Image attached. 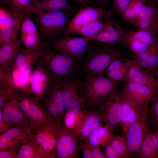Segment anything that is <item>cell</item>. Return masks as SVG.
Returning <instances> with one entry per match:
<instances>
[{
	"instance_id": "obj_29",
	"label": "cell",
	"mask_w": 158,
	"mask_h": 158,
	"mask_svg": "<svg viewBox=\"0 0 158 158\" xmlns=\"http://www.w3.org/2000/svg\"><path fill=\"white\" fill-rule=\"evenodd\" d=\"M151 100L146 121L148 130L154 132L158 130V88L154 90Z\"/></svg>"
},
{
	"instance_id": "obj_40",
	"label": "cell",
	"mask_w": 158,
	"mask_h": 158,
	"mask_svg": "<svg viewBox=\"0 0 158 158\" xmlns=\"http://www.w3.org/2000/svg\"><path fill=\"white\" fill-rule=\"evenodd\" d=\"M32 0H7L12 8L19 10L24 13L32 14L35 13Z\"/></svg>"
},
{
	"instance_id": "obj_28",
	"label": "cell",
	"mask_w": 158,
	"mask_h": 158,
	"mask_svg": "<svg viewBox=\"0 0 158 158\" xmlns=\"http://www.w3.org/2000/svg\"><path fill=\"white\" fill-rule=\"evenodd\" d=\"M64 130L56 123L49 125L39 129L33 134L32 140L40 144L50 138L60 136Z\"/></svg>"
},
{
	"instance_id": "obj_23",
	"label": "cell",
	"mask_w": 158,
	"mask_h": 158,
	"mask_svg": "<svg viewBox=\"0 0 158 158\" xmlns=\"http://www.w3.org/2000/svg\"><path fill=\"white\" fill-rule=\"evenodd\" d=\"M22 45L18 37L13 41L0 46V72H10L15 57Z\"/></svg>"
},
{
	"instance_id": "obj_50",
	"label": "cell",
	"mask_w": 158,
	"mask_h": 158,
	"mask_svg": "<svg viewBox=\"0 0 158 158\" xmlns=\"http://www.w3.org/2000/svg\"><path fill=\"white\" fill-rule=\"evenodd\" d=\"M154 75L158 81V65L154 71Z\"/></svg>"
},
{
	"instance_id": "obj_55",
	"label": "cell",
	"mask_w": 158,
	"mask_h": 158,
	"mask_svg": "<svg viewBox=\"0 0 158 158\" xmlns=\"http://www.w3.org/2000/svg\"><path fill=\"white\" fill-rule=\"evenodd\" d=\"M147 0L148 1H150L151 0Z\"/></svg>"
},
{
	"instance_id": "obj_6",
	"label": "cell",
	"mask_w": 158,
	"mask_h": 158,
	"mask_svg": "<svg viewBox=\"0 0 158 158\" xmlns=\"http://www.w3.org/2000/svg\"><path fill=\"white\" fill-rule=\"evenodd\" d=\"M89 42L84 37H75L70 35H66L54 41L50 46L80 65L86 53Z\"/></svg>"
},
{
	"instance_id": "obj_11",
	"label": "cell",
	"mask_w": 158,
	"mask_h": 158,
	"mask_svg": "<svg viewBox=\"0 0 158 158\" xmlns=\"http://www.w3.org/2000/svg\"><path fill=\"white\" fill-rule=\"evenodd\" d=\"M110 11L102 7L93 8L86 6L78 11L68 25L67 35L73 34L81 26L98 20H110L112 19Z\"/></svg>"
},
{
	"instance_id": "obj_41",
	"label": "cell",
	"mask_w": 158,
	"mask_h": 158,
	"mask_svg": "<svg viewBox=\"0 0 158 158\" xmlns=\"http://www.w3.org/2000/svg\"><path fill=\"white\" fill-rule=\"evenodd\" d=\"M149 71L154 75V72L158 65V34L149 47Z\"/></svg>"
},
{
	"instance_id": "obj_16",
	"label": "cell",
	"mask_w": 158,
	"mask_h": 158,
	"mask_svg": "<svg viewBox=\"0 0 158 158\" xmlns=\"http://www.w3.org/2000/svg\"><path fill=\"white\" fill-rule=\"evenodd\" d=\"M11 16L7 22L0 28V46L9 43L18 38L24 13L19 10L12 8Z\"/></svg>"
},
{
	"instance_id": "obj_5",
	"label": "cell",
	"mask_w": 158,
	"mask_h": 158,
	"mask_svg": "<svg viewBox=\"0 0 158 158\" xmlns=\"http://www.w3.org/2000/svg\"><path fill=\"white\" fill-rule=\"evenodd\" d=\"M16 99L21 108L28 118L33 134L41 128L56 123L40 102L30 94L20 91Z\"/></svg>"
},
{
	"instance_id": "obj_15",
	"label": "cell",
	"mask_w": 158,
	"mask_h": 158,
	"mask_svg": "<svg viewBox=\"0 0 158 158\" xmlns=\"http://www.w3.org/2000/svg\"><path fill=\"white\" fill-rule=\"evenodd\" d=\"M44 50L30 52L25 49L20 48L13 61L10 70L16 69L29 76L38 62Z\"/></svg>"
},
{
	"instance_id": "obj_51",
	"label": "cell",
	"mask_w": 158,
	"mask_h": 158,
	"mask_svg": "<svg viewBox=\"0 0 158 158\" xmlns=\"http://www.w3.org/2000/svg\"><path fill=\"white\" fill-rule=\"evenodd\" d=\"M154 133L157 138L158 144V130L154 132Z\"/></svg>"
},
{
	"instance_id": "obj_30",
	"label": "cell",
	"mask_w": 158,
	"mask_h": 158,
	"mask_svg": "<svg viewBox=\"0 0 158 158\" xmlns=\"http://www.w3.org/2000/svg\"><path fill=\"white\" fill-rule=\"evenodd\" d=\"M40 102L55 122L64 129L63 123L59 116L58 105L51 94L48 92Z\"/></svg>"
},
{
	"instance_id": "obj_53",
	"label": "cell",
	"mask_w": 158,
	"mask_h": 158,
	"mask_svg": "<svg viewBox=\"0 0 158 158\" xmlns=\"http://www.w3.org/2000/svg\"><path fill=\"white\" fill-rule=\"evenodd\" d=\"M156 4V6L158 8V0H155Z\"/></svg>"
},
{
	"instance_id": "obj_12",
	"label": "cell",
	"mask_w": 158,
	"mask_h": 158,
	"mask_svg": "<svg viewBox=\"0 0 158 158\" xmlns=\"http://www.w3.org/2000/svg\"><path fill=\"white\" fill-rule=\"evenodd\" d=\"M33 133L29 121L15 125L0 134V151L32 140Z\"/></svg>"
},
{
	"instance_id": "obj_26",
	"label": "cell",
	"mask_w": 158,
	"mask_h": 158,
	"mask_svg": "<svg viewBox=\"0 0 158 158\" xmlns=\"http://www.w3.org/2000/svg\"><path fill=\"white\" fill-rule=\"evenodd\" d=\"M33 5L35 13L70 10L72 8L67 0H43L36 2Z\"/></svg>"
},
{
	"instance_id": "obj_31",
	"label": "cell",
	"mask_w": 158,
	"mask_h": 158,
	"mask_svg": "<svg viewBox=\"0 0 158 158\" xmlns=\"http://www.w3.org/2000/svg\"><path fill=\"white\" fill-rule=\"evenodd\" d=\"M85 110L78 111H67L63 119L64 130L72 132L77 130L83 121Z\"/></svg>"
},
{
	"instance_id": "obj_36",
	"label": "cell",
	"mask_w": 158,
	"mask_h": 158,
	"mask_svg": "<svg viewBox=\"0 0 158 158\" xmlns=\"http://www.w3.org/2000/svg\"><path fill=\"white\" fill-rule=\"evenodd\" d=\"M59 137L50 138L39 144L37 152L34 158H47L50 153L56 149Z\"/></svg>"
},
{
	"instance_id": "obj_20",
	"label": "cell",
	"mask_w": 158,
	"mask_h": 158,
	"mask_svg": "<svg viewBox=\"0 0 158 158\" xmlns=\"http://www.w3.org/2000/svg\"><path fill=\"white\" fill-rule=\"evenodd\" d=\"M2 111L4 121L10 127L29 121L27 116L21 108L16 98L7 100Z\"/></svg>"
},
{
	"instance_id": "obj_17",
	"label": "cell",
	"mask_w": 158,
	"mask_h": 158,
	"mask_svg": "<svg viewBox=\"0 0 158 158\" xmlns=\"http://www.w3.org/2000/svg\"><path fill=\"white\" fill-rule=\"evenodd\" d=\"M102 117L98 109H86L80 126L77 130L72 132L79 140L85 141L95 130L102 126Z\"/></svg>"
},
{
	"instance_id": "obj_47",
	"label": "cell",
	"mask_w": 158,
	"mask_h": 158,
	"mask_svg": "<svg viewBox=\"0 0 158 158\" xmlns=\"http://www.w3.org/2000/svg\"><path fill=\"white\" fill-rule=\"evenodd\" d=\"M100 147L96 146L92 149V158H106L104 154L103 153Z\"/></svg>"
},
{
	"instance_id": "obj_3",
	"label": "cell",
	"mask_w": 158,
	"mask_h": 158,
	"mask_svg": "<svg viewBox=\"0 0 158 158\" xmlns=\"http://www.w3.org/2000/svg\"><path fill=\"white\" fill-rule=\"evenodd\" d=\"M69 11L38 12L31 14L44 42L50 46L56 40L67 35L71 13Z\"/></svg>"
},
{
	"instance_id": "obj_32",
	"label": "cell",
	"mask_w": 158,
	"mask_h": 158,
	"mask_svg": "<svg viewBox=\"0 0 158 158\" xmlns=\"http://www.w3.org/2000/svg\"><path fill=\"white\" fill-rule=\"evenodd\" d=\"M120 44L130 50L134 54L146 50L151 45H147L135 37L127 30Z\"/></svg>"
},
{
	"instance_id": "obj_45",
	"label": "cell",
	"mask_w": 158,
	"mask_h": 158,
	"mask_svg": "<svg viewBox=\"0 0 158 158\" xmlns=\"http://www.w3.org/2000/svg\"><path fill=\"white\" fill-rule=\"evenodd\" d=\"M104 147V154L106 158H118L116 152L110 144L107 145Z\"/></svg>"
},
{
	"instance_id": "obj_42",
	"label": "cell",
	"mask_w": 158,
	"mask_h": 158,
	"mask_svg": "<svg viewBox=\"0 0 158 158\" xmlns=\"http://www.w3.org/2000/svg\"><path fill=\"white\" fill-rule=\"evenodd\" d=\"M20 146V145L17 144L0 151V158H16Z\"/></svg>"
},
{
	"instance_id": "obj_48",
	"label": "cell",
	"mask_w": 158,
	"mask_h": 158,
	"mask_svg": "<svg viewBox=\"0 0 158 158\" xmlns=\"http://www.w3.org/2000/svg\"><path fill=\"white\" fill-rule=\"evenodd\" d=\"M10 127L7 125L3 119L2 111L0 110V134H1L10 128Z\"/></svg>"
},
{
	"instance_id": "obj_43",
	"label": "cell",
	"mask_w": 158,
	"mask_h": 158,
	"mask_svg": "<svg viewBox=\"0 0 158 158\" xmlns=\"http://www.w3.org/2000/svg\"><path fill=\"white\" fill-rule=\"evenodd\" d=\"M131 1V0H114V8L121 15L127 8Z\"/></svg>"
},
{
	"instance_id": "obj_7",
	"label": "cell",
	"mask_w": 158,
	"mask_h": 158,
	"mask_svg": "<svg viewBox=\"0 0 158 158\" xmlns=\"http://www.w3.org/2000/svg\"><path fill=\"white\" fill-rule=\"evenodd\" d=\"M121 91L116 92L98 109L104 126L112 132H117L122 129Z\"/></svg>"
},
{
	"instance_id": "obj_24",
	"label": "cell",
	"mask_w": 158,
	"mask_h": 158,
	"mask_svg": "<svg viewBox=\"0 0 158 158\" xmlns=\"http://www.w3.org/2000/svg\"><path fill=\"white\" fill-rule=\"evenodd\" d=\"M114 135L105 126H101L95 130L88 136L85 143L92 149L97 146L105 147L109 144Z\"/></svg>"
},
{
	"instance_id": "obj_19",
	"label": "cell",
	"mask_w": 158,
	"mask_h": 158,
	"mask_svg": "<svg viewBox=\"0 0 158 158\" xmlns=\"http://www.w3.org/2000/svg\"><path fill=\"white\" fill-rule=\"evenodd\" d=\"M79 139L72 132L64 130L61 135L56 146L58 158H78Z\"/></svg>"
},
{
	"instance_id": "obj_37",
	"label": "cell",
	"mask_w": 158,
	"mask_h": 158,
	"mask_svg": "<svg viewBox=\"0 0 158 158\" xmlns=\"http://www.w3.org/2000/svg\"><path fill=\"white\" fill-rule=\"evenodd\" d=\"M109 144L116 152L118 158H129L125 136L114 135Z\"/></svg>"
},
{
	"instance_id": "obj_44",
	"label": "cell",
	"mask_w": 158,
	"mask_h": 158,
	"mask_svg": "<svg viewBox=\"0 0 158 158\" xmlns=\"http://www.w3.org/2000/svg\"><path fill=\"white\" fill-rule=\"evenodd\" d=\"M0 28L3 26L8 21L11 16L12 12L10 13L2 8H0Z\"/></svg>"
},
{
	"instance_id": "obj_39",
	"label": "cell",
	"mask_w": 158,
	"mask_h": 158,
	"mask_svg": "<svg viewBox=\"0 0 158 158\" xmlns=\"http://www.w3.org/2000/svg\"><path fill=\"white\" fill-rule=\"evenodd\" d=\"M39 144L31 140L20 145L16 158H34L39 147Z\"/></svg>"
},
{
	"instance_id": "obj_54",
	"label": "cell",
	"mask_w": 158,
	"mask_h": 158,
	"mask_svg": "<svg viewBox=\"0 0 158 158\" xmlns=\"http://www.w3.org/2000/svg\"><path fill=\"white\" fill-rule=\"evenodd\" d=\"M39 0H32V1H38Z\"/></svg>"
},
{
	"instance_id": "obj_9",
	"label": "cell",
	"mask_w": 158,
	"mask_h": 158,
	"mask_svg": "<svg viewBox=\"0 0 158 158\" xmlns=\"http://www.w3.org/2000/svg\"><path fill=\"white\" fill-rule=\"evenodd\" d=\"M20 30L19 39L28 51H42L50 47L42 41L31 14L24 13Z\"/></svg>"
},
{
	"instance_id": "obj_52",
	"label": "cell",
	"mask_w": 158,
	"mask_h": 158,
	"mask_svg": "<svg viewBox=\"0 0 158 158\" xmlns=\"http://www.w3.org/2000/svg\"><path fill=\"white\" fill-rule=\"evenodd\" d=\"M97 1L100 2H105L107 1V0H96Z\"/></svg>"
},
{
	"instance_id": "obj_14",
	"label": "cell",
	"mask_w": 158,
	"mask_h": 158,
	"mask_svg": "<svg viewBox=\"0 0 158 158\" xmlns=\"http://www.w3.org/2000/svg\"><path fill=\"white\" fill-rule=\"evenodd\" d=\"M81 79L62 82V97L67 111H78L87 109L84 97L79 96L77 91Z\"/></svg>"
},
{
	"instance_id": "obj_18",
	"label": "cell",
	"mask_w": 158,
	"mask_h": 158,
	"mask_svg": "<svg viewBox=\"0 0 158 158\" xmlns=\"http://www.w3.org/2000/svg\"><path fill=\"white\" fill-rule=\"evenodd\" d=\"M127 30L118 23L112 19L98 34L92 37L85 38L89 41H95L107 44H120Z\"/></svg>"
},
{
	"instance_id": "obj_22",
	"label": "cell",
	"mask_w": 158,
	"mask_h": 158,
	"mask_svg": "<svg viewBox=\"0 0 158 158\" xmlns=\"http://www.w3.org/2000/svg\"><path fill=\"white\" fill-rule=\"evenodd\" d=\"M154 91L146 86L128 81L122 88L121 92L140 104L149 105Z\"/></svg>"
},
{
	"instance_id": "obj_33",
	"label": "cell",
	"mask_w": 158,
	"mask_h": 158,
	"mask_svg": "<svg viewBox=\"0 0 158 158\" xmlns=\"http://www.w3.org/2000/svg\"><path fill=\"white\" fill-rule=\"evenodd\" d=\"M62 83L54 80L48 92L52 95L58 105L59 116L63 124V118L67 111L62 97Z\"/></svg>"
},
{
	"instance_id": "obj_4",
	"label": "cell",
	"mask_w": 158,
	"mask_h": 158,
	"mask_svg": "<svg viewBox=\"0 0 158 158\" xmlns=\"http://www.w3.org/2000/svg\"><path fill=\"white\" fill-rule=\"evenodd\" d=\"M39 61L50 73L54 80L63 82L82 77L80 65L50 47L44 50Z\"/></svg>"
},
{
	"instance_id": "obj_27",
	"label": "cell",
	"mask_w": 158,
	"mask_h": 158,
	"mask_svg": "<svg viewBox=\"0 0 158 158\" xmlns=\"http://www.w3.org/2000/svg\"><path fill=\"white\" fill-rule=\"evenodd\" d=\"M111 20H98L86 24L76 29L73 34L78 35L85 38L95 36L104 29Z\"/></svg>"
},
{
	"instance_id": "obj_25",
	"label": "cell",
	"mask_w": 158,
	"mask_h": 158,
	"mask_svg": "<svg viewBox=\"0 0 158 158\" xmlns=\"http://www.w3.org/2000/svg\"><path fill=\"white\" fill-rule=\"evenodd\" d=\"M138 158H158V144L154 132L148 130L142 144Z\"/></svg>"
},
{
	"instance_id": "obj_10",
	"label": "cell",
	"mask_w": 158,
	"mask_h": 158,
	"mask_svg": "<svg viewBox=\"0 0 158 158\" xmlns=\"http://www.w3.org/2000/svg\"><path fill=\"white\" fill-rule=\"evenodd\" d=\"M121 93V123L122 129L124 133L131 124L146 119L149 105L140 104Z\"/></svg>"
},
{
	"instance_id": "obj_49",
	"label": "cell",
	"mask_w": 158,
	"mask_h": 158,
	"mask_svg": "<svg viewBox=\"0 0 158 158\" xmlns=\"http://www.w3.org/2000/svg\"><path fill=\"white\" fill-rule=\"evenodd\" d=\"M76 1L80 4H82L86 6H88L90 3L88 0H72Z\"/></svg>"
},
{
	"instance_id": "obj_21",
	"label": "cell",
	"mask_w": 158,
	"mask_h": 158,
	"mask_svg": "<svg viewBox=\"0 0 158 158\" xmlns=\"http://www.w3.org/2000/svg\"><path fill=\"white\" fill-rule=\"evenodd\" d=\"M128 81L149 87L158 88V81L152 73L138 65L132 58L129 59Z\"/></svg>"
},
{
	"instance_id": "obj_8",
	"label": "cell",
	"mask_w": 158,
	"mask_h": 158,
	"mask_svg": "<svg viewBox=\"0 0 158 158\" xmlns=\"http://www.w3.org/2000/svg\"><path fill=\"white\" fill-rule=\"evenodd\" d=\"M54 81L50 73L38 61L29 76L25 91L40 101L47 93Z\"/></svg>"
},
{
	"instance_id": "obj_2",
	"label": "cell",
	"mask_w": 158,
	"mask_h": 158,
	"mask_svg": "<svg viewBox=\"0 0 158 158\" xmlns=\"http://www.w3.org/2000/svg\"><path fill=\"white\" fill-rule=\"evenodd\" d=\"M121 82L113 80L104 74L95 76L84 75L80 85L86 108L98 109L112 96L122 89Z\"/></svg>"
},
{
	"instance_id": "obj_35",
	"label": "cell",
	"mask_w": 158,
	"mask_h": 158,
	"mask_svg": "<svg viewBox=\"0 0 158 158\" xmlns=\"http://www.w3.org/2000/svg\"><path fill=\"white\" fill-rule=\"evenodd\" d=\"M129 33L137 39L150 45L158 34V27L146 29H137L128 31Z\"/></svg>"
},
{
	"instance_id": "obj_46",
	"label": "cell",
	"mask_w": 158,
	"mask_h": 158,
	"mask_svg": "<svg viewBox=\"0 0 158 158\" xmlns=\"http://www.w3.org/2000/svg\"><path fill=\"white\" fill-rule=\"evenodd\" d=\"M80 150L83 158H92V150L85 143L81 145Z\"/></svg>"
},
{
	"instance_id": "obj_13",
	"label": "cell",
	"mask_w": 158,
	"mask_h": 158,
	"mask_svg": "<svg viewBox=\"0 0 158 158\" xmlns=\"http://www.w3.org/2000/svg\"><path fill=\"white\" fill-rule=\"evenodd\" d=\"M148 131L146 119L131 124L125 131L129 158H138L142 144Z\"/></svg>"
},
{
	"instance_id": "obj_38",
	"label": "cell",
	"mask_w": 158,
	"mask_h": 158,
	"mask_svg": "<svg viewBox=\"0 0 158 158\" xmlns=\"http://www.w3.org/2000/svg\"><path fill=\"white\" fill-rule=\"evenodd\" d=\"M128 58L122 66L116 71L105 72L106 76L110 79L119 82L125 83L128 81V73L129 67V59Z\"/></svg>"
},
{
	"instance_id": "obj_1",
	"label": "cell",
	"mask_w": 158,
	"mask_h": 158,
	"mask_svg": "<svg viewBox=\"0 0 158 158\" xmlns=\"http://www.w3.org/2000/svg\"><path fill=\"white\" fill-rule=\"evenodd\" d=\"M85 57L80 66L83 75L97 76L104 74L112 62L119 58H132L133 54L123 50L115 44L89 41Z\"/></svg>"
},
{
	"instance_id": "obj_34",
	"label": "cell",
	"mask_w": 158,
	"mask_h": 158,
	"mask_svg": "<svg viewBox=\"0 0 158 158\" xmlns=\"http://www.w3.org/2000/svg\"><path fill=\"white\" fill-rule=\"evenodd\" d=\"M147 0H131L126 10L121 14L123 19L130 24L138 17Z\"/></svg>"
}]
</instances>
